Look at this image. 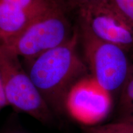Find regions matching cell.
<instances>
[{"mask_svg": "<svg viewBox=\"0 0 133 133\" xmlns=\"http://www.w3.org/2000/svg\"><path fill=\"white\" fill-rule=\"evenodd\" d=\"M79 41V32L75 30L64 44L24 60L25 69L53 114L64 112L66 93L88 70L78 53Z\"/></svg>", "mask_w": 133, "mask_h": 133, "instance_id": "obj_1", "label": "cell"}, {"mask_svg": "<svg viewBox=\"0 0 133 133\" xmlns=\"http://www.w3.org/2000/svg\"><path fill=\"white\" fill-rule=\"evenodd\" d=\"M79 38L91 75L111 94L121 91L133 74L127 51L94 36L79 24Z\"/></svg>", "mask_w": 133, "mask_h": 133, "instance_id": "obj_2", "label": "cell"}, {"mask_svg": "<svg viewBox=\"0 0 133 133\" xmlns=\"http://www.w3.org/2000/svg\"><path fill=\"white\" fill-rule=\"evenodd\" d=\"M0 75L9 105L42 123L52 122L53 112L31 80L19 57L1 42Z\"/></svg>", "mask_w": 133, "mask_h": 133, "instance_id": "obj_3", "label": "cell"}, {"mask_svg": "<svg viewBox=\"0 0 133 133\" xmlns=\"http://www.w3.org/2000/svg\"><path fill=\"white\" fill-rule=\"evenodd\" d=\"M74 31L66 16V8L59 3L35 18L16 37L1 43L19 57L28 60L64 44Z\"/></svg>", "mask_w": 133, "mask_h": 133, "instance_id": "obj_4", "label": "cell"}, {"mask_svg": "<svg viewBox=\"0 0 133 133\" xmlns=\"http://www.w3.org/2000/svg\"><path fill=\"white\" fill-rule=\"evenodd\" d=\"M112 94L91 75L83 76L71 86L64 100V111L84 127L98 125L110 112Z\"/></svg>", "mask_w": 133, "mask_h": 133, "instance_id": "obj_5", "label": "cell"}, {"mask_svg": "<svg viewBox=\"0 0 133 133\" xmlns=\"http://www.w3.org/2000/svg\"><path fill=\"white\" fill-rule=\"evenodd\" d=\"M78 11L79 23L96 38L126 51L133 48V24L111 0L87 5Z\"/></svg>", "mask_w": 133, "mask_h": 133, "instance_id": "obj_6", "label": "cell"}, {"mask_svg": "<svg viewBox=\"0 0 133 133\" xmlns=\"http://www.w3.org/2000/svg\"><path fill=\"white\" fill-rule=\"evenodd\" d=\"M44 12H28L0 0V41L5 43L15 38Z\"/></svg>", "mask_w": 133, "mask_h": 133, "instance_id": "obj_7", "label": "cell"}, {"mask_svg": "<svg viewBox=\"0 0 133 133\" xmlns=\"http://www.w3.org/2000/svg\"><path fill=\"white\" fill-rule=\"evenodd\" d=\"M83 133H133V123L124 119L116 122L100 124L89 127L83 126Z\"/></svg>", "mask_w": 133, "mask_h": 133, "instance_id": "obj_8", "label": "cell"}, {"mask_svg": "<svg viewBox=\"0 0 133 133\" xmlns=\"http://www.w3.org/2000/svg\"><path fill=\"white\" fill-rule=\"evenodd\" d=\"M28 12H45L59 3L58 0H3Z\"/></svg>", "mask_w": 133, "mask_h": 133, "instance_id": "obj_9", "label": "cell"}, {"mask_svg": "<svg viewBox=\"0 0 133 133\" xmlns=\"http://www.w3.org/2000/svg\"><path fill=\"white\" fill-rule=\"evenodd\" d=\"M120 92L119 107L124 118L133 114V74Z\"/></svg>", "mask_w": 133, "mask_h": 133, "instance_id": "obj_10", "label": "cell"}, {"mask_svg": "<svg viewBox=\"0 0 133 133\" xmlns=\"http://www.w3.org/2000/svg\"><path fill=\"white\" fill-rule=\"evenodd\" d=\"M133 24V0H111Z\"/></svg>", "mask_w": 133, "mask_h": 133, "instance_id": "obj_11", "label": "cell"}, {"mask_svg": "<svg viewBox=\"0 0 133 133\" xmlns=\"http://www.w3.org/2000/svg\"><path fill=\"white\" fill-rule=\"evenodd\" d=\"M66 8L67 6L71 8H75L78 9L87 5L101 2L105 0H58Z\"/></svg>", "mask_w": 133, "mask_h": 133, "instance_id": "obj_12", "label": "cell"}, {"mask_svg": "<svg viewBox=\"0 0 133 133\" xmlns=\"http://www.w3.org/2000/svg\"><path fill=\"white\" fill-rule=\"evenodd\" d=\"M8 105H9V104L6 97L2 79L0 75V111Z\"/></svg>", "mask_w": 133, "mask_h": 133, "instance_id": "obj_13", "label": "cell"}, {"mask_svg": "<svg viewBox=\"0 0 133 133\" xmlns=\"http://www.w3.org/2000/svg\"><path fill=\"white\" fill-rule=\"evenodd\" d=\"M121 119H126V120L128 121H129V122L133 123V114L131 115H129L128 116H126V117L123 118H121Z\"/></svg>", "mask_w": 133, "mask_h": 133, "instance_id": "obj_14", "label": "cell"}, {"mask_svg": "<svg viewBox=\"0 0 133 133\" xmlns=\"http://www.w3.org/2000/svg\"><path fill=\"white\" fill-rule=\"evenodd\" d=\"M0 133H25L23 132H20L17 131H0Z\"/></svg>", "mask_w": 133, "mask_h": 133, "instance_id": "obj_15", "label": "cell"}]
</instances>
